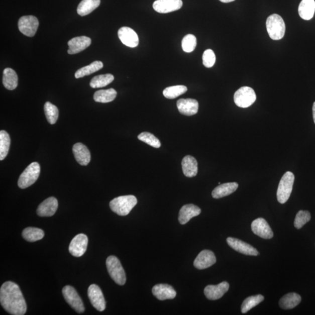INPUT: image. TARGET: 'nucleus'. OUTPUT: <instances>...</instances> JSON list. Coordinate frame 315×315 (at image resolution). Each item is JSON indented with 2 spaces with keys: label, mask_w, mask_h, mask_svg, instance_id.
<instances>
[{
  "label": "nucleus",
  "mask_w": 315,
  "mask_h": 315,
  "mask_svg": "<svg viewBox=\"0 0 315 315\" xmlns=\"http://www.w3.org/2000/svg\"><path fill=\"white\" fill-rule=\"evenodd\" d=\"M0 302L7 312L13 315H24L27 312L26 301L19 286L7 281L0 289Z\"/></svg>",
  "instance_id": "f257e3e1"
},
{
  "label": "nucleus",
  "mask_w": 315,
  "mask_h": 315,
  "mask_svg": "<svg viewBox=\"0 0 315 315\" xmlns=\"http://www.w3.org/2000/svg\"><path fill=\"white\" fill-rule=\"evenodd\" d=\"M137 204V199L133 195H122L115 198L110 203V207L116 214L121 216L128 215Z\"/></svg>",
  "instance_id": "f03ea898"
},
{
  "label": "nucleus",
  "mask_w": 315,
  "mask_h": 315,
  "mask_svg": "<svg viewBox=\"0 0 315 315\" xmlns=\"http://www.w3.org/2000/svg\"><path fill=\"white\" fill-rule=\"evenodd\" d=\"M268 34L273 40H280L284 37L285 25L283 19L278 14H273L268 17L266 21Z\"/></svg>",
  "instance_id": "7ed1b4c3"
},
{
  "label": "nucleus",
  "mask_w": 315,
  "mask_h": 315,
  "mask_svg": "<svg viewBox=\"0 0 315 315\" xmlns=\"http://www.w3.org/2000/svg\"><path fill=\"white\" fill-rule=\"evenodd\" d=\"M106 264L108 273L112 280L118 285H125L126 282L125 271L117 257L109 256Z\"/></svg>",
  "instance_id": "20e7f679"
},
{
  "label": "nucleus",
  "mask_w": 315,
  "mask_h": 315,
  "mask_svg": "<svg viewBox=\"0 0 315 315\" xmlns=\"http://www.w3.org/2000/svg\"><path fill=\"white\" fill-rule=\"evenodd\" d=\"M294 180V175L289 171L286 172L282 177L277 191V200L280 203H285L290 197Z\"/></svg>",
  "instance_id": "39448f33"
},
{
  "label": "nucleus",
  "mask_w": 315,
  "mask_h": 315,
  "mask_svg": "<svg viewBox=\"0 0 315 315\" xmlns=\"http://www.w3.org/2000/svg\"><path fill=\"white\" fill-rule=\"evenodd\" d=\"M41 173V166L38 162H32L22 173L18 179V185L21 189H26L34 184Z\"/></svg>",
  "instance_id": "423d86ee"
},
{
  "label": "nucleus",
  "mask_w": 315,
  "mask_h": 315,
  "mask_svg": "<svg viewBox=\"0 0 315 315\" xmlns=\"http://www.w3.org/2000/svg\"><path fill=\"white\" fill-rule=\"evenodd\" d=\"M234 102L238 107L246 108L251 107L256 100L255 90L249 86H243L234 94Z\"/></svg>",
  "instance_id": "0eeeda50"
},
{
  "label": "nucleus",
  "mask_w": 315,
  "mask_h": 315,
  "mask_svg": "<svg viewBox=\"0 0 315 315\" xmlns=\"http://www.w3.org/2000/svg\"><path fill=\"white\" fill-rule=\"evenodd\" d=\"M63 295L66 302L69 304L72 309L76 312L81 313L85 311V306L74 287L70 285H66L63 288Z\"/></svg>",
  "instance_id": "6e6552de"
},
{
  "label": "nucleus",
  "mask_w": 315,
  "mask_h": 315,
  "mask_svg": "<svg viewBox=\"0 0 315 315\" xmlns=\"http://www.w3.org/2000/svg\"><path fill=\"white\" fill-rule=\"evenodd\" d=\"M38 18L32 16L22 17L18 21V28L22 34L33 37L39 27Z\"/></svg>",
  "instance_id": "1a4fd4ad"
},
{
  "label": "nucleus",
  "mask_w": 315,
  "mask_h": 315,
  "mask_svg": "<svg viewBox=\"0 0 315 315\" xmlns=\"http://www.w3.org/2000/svg\"><path fill=\"white\" fill-rule=\"evenodd\" d=\"M88 295L90 303L96 310L102 312L106 308V302L99 286L90 285L88 289Z\"/></svg>",
  "instance_id": "9d476101"
},
{
  "label": "nucleus",
  "mask_w": 315,
  "mask_h": 315,
  "mask_svg": "<svg viewBox=\"0 0 315 315\" xmlns=\"http://www.w3.org/2000/svg\"><path fill=\"white\" fill-rule=\"evenodd\" d=\"M88 239L86 235L79 234L75 236L69 245V252L74 256H82L87 249Z\"/></svg>",
  "instance_id": "9b49d317"
},
{
  "label": "nucleus",
  "mask_w": 315,
  "mask_h": 315,
  "mask_svg": "<svg viewBox=\"0 0 315 315\" xmlns=\"http://www.w3.org/2000/svg\"><path fill=\"white\" fill-rule=\"evenodd\" d=\"M183 6L182 0H156L153 9L159 13L166 14L179 10Z\"/></svg>",
  "instance_id": "f8f14e48"
},
{
  "label": "nucleus",
  "mask_w": 315,
  "mask_h": 315,
  "mask_svg": "<svg viewBox=\"0 0 315 315\" xmlns=\"http://www.w3.org/2000/svg\"><path fill=\"white\" fill-rule=\"evenodd\" d=\"M253 233L260 238L269 240L273 237V232L266 220L257 219L251 224Z\"/></svg>",
  "instance_id": "ddd939ff"
},
{
  "label": "nucleus",
  "mask_w": 315,
  "mask_h": 315,
  "mask_svg": "<svg viewBox=\"0 0 315 315\" xmlns=\"http://www.w3.org/2000/svg\"><path fill=\"white\" fill-rule=\"evenodd\" d=\"M227 244L238 252L249 256H258L259 252L252 246L238 239L229 237L227 240Z\"/></svg>",
  "instance_id": "4468645a"
},
{
  "label": "nucleus",
  "mask_w": 315,
  "mask_h": 315,
  "mask_svg": "<svg viewBox=\"0 0 315 315\" xmlns=\"http://www.w3.org/2000/svg\"><path fill=\"white\" fill-rule=\"evenodd\" d=\"M119 38L125 45L136 48L139 45V39L136 32L129 27H122L118 31Z\"/></svg>",
  "instance_id": "2eb2a0df"
},
{
  "label": "nucleus",
  "mask_w": 315,
  "mask_h": 315,
  "mask_svg": "<svg viewBox=\"0 0 315 315\" xmlns=\"http://www.w3.org/2000/svg\"><path fill=\"white\" fill-rule=\"evenodd\" d=\"M216 262V258L212 251L204 250L201 251L194 261V266L196 269L203 270L211 267Z\"/></svg>",
  "instance_id": "dca6fc26"
},
{
  "label": "nucleus",
  "mask_w": 315,
  "mask_h": 315,
  "mask_svg": "<svg viewBox=\"0 0 315 315\" xmlns=\"http://www.w3.org/2000/svg\"><path fill=\"white\" fill-rule=\"evenodd\" d=\"M229 288V283L226 281L221 282L216 285H209L204 289V294L206 298L209 300L219 299L223 297Z\"/></svg>",
  "instance_id": "f3484780"
},
{
  "label": "nucleus",
  "mask_w": 315,
  "mask_h": 315,
  "mask_svg": "<svg viewBox=\"0 0 315 315\" xmlns=\"http://www.w3.org/2000/svg\"><path fill=\"white\" fill-rule=\"evenodd\" d=\"M91 39L86 36H82L75 37L68 42L69 49L68 53L75 54L81 52L91 44Z\"/></svg>",
  "instance_id": "a211bd4d"
},
{
  "label": "nucleus",
  "mask_w": 315,
  "mask_h": 315,
  "mask_svg": "<svg viewBox=\"0 0 315 315\" xmlns=\"http://www.w3.org/2000/svg\"><path fill=\"white\" fill-rule=\"evenodd\" d=\"M152 292L155 297L160 300L174 299L176 296L175 289L166 284L155 285L152 289Z\"/></svg>",
  "instance_id": "6ab92c4d"
},
{
  "label": "nucleus",
  "mask_w": 315,
  "mask_h": 315,
  "mask_svg": "<svg viewBox=\"0 0 315 315\" xmlns=\"http://www.w3.org/2000/svg\"><path fill=\"white\" fill-rule=\"evenodd\" d=\"M177 108L181 114L189 117L197 113L198 103L193 99H180L177 100Z\"/></svg>",
  "instance_id": "aec40b11"
},
{
  "label": "nucleus",
  "mask_w": 315,
  "mask_h": 315,
  "mask_svg": "<svg viewBox=\"0 0 315 315\" xmlns=\"http://www.w3.org/2000/svg\"><path fill=\"white\" fill-rule=\"evenodd\" d=\"M57 208V199L50 197L40 204L37 209V214L40 217H52L56 213Z\"/></svg>",
  "instance_id": "412c9836"
},
{
  "label": "nucleus",
  "mask_w": 315,
  "mask_h": 315,
  "mask_svg": "<svg viewBox=\"0 0 315 315\" xmlns=\"http://www.w3.org/2000/svg\"><path fill=\"white\" fill-rule=\"evenodd\" d=\"M72 152L79 164L86 166L90 162L91 157L88 148L85 145L81 143L75 144L72 148Z\"/></svg>",
  "instance_id": "4be33fe9"
},
{
  "label": "nucleus",
  "mask_w": 315,
  "mask_h": 315,
  "mask_svg": "<svg viewBox=\"0 0 315 315\" xmlns=\"http://www.w3.org/2000/svg\"><path fill=\"white\" fill-rule=\"evenodd\" d=\"M201 209L197 205L190 204L183 206L180 209L179 213V222L180 224L184 225L194 217L200 215Z\"/></svg>",
  "instance_id": "5701e85b"
},
{
  "label": "nucleus",
  "mask_w": 315,
  "mask_h": 315,
  "mask_svg": "<svg viewBox=\"0 0 315 315\" xmlns=\"http://www.w3.org/2000/svg\"><path fill=\"white\" fill-rule=\"evenodd\" d=\"M182 170L184 175L188 177H193L197 175L198 163L194 157L190 155L184 157L182 161Z\"/></svg>",
  "instance_id": "b1692460"
},
{
  "label": "nucleus",
  "mask_w": 315,
  "mask_h": 315,
  "mask_svg": "<svg viewBox=\"0 0 315 315\" xmlns=\"http://www.w3.org/2000/svg\"><path fill=\"white\" fill-rule=\"evenodd\" d=\"M238 187L236 182L226 183L220 184L213 190L212 196L215 198H220L227 196L235 192Z\"/></svg>",
  "instance_id": "393cba45"
},
{
  "label": "nucleus",
  "mask_w": 315,
  "mask_h": 315,
  "mask_svg": "<svg viewBox=\"0 0 315 315\" xmlns=\"http://www.w3.org/2000/svg\"><path fill=\"white\" fill-rule=\"evenodd\" d=\"M315 12L314 0H302L298 7V13L303 20L312 19Z\"/></svg>",
  "instance_id": "a878e982"
},
{
  "label": "nucleus",
  "mask_w": 315,
  "mask_h": 315,
  "mask_svg": "<svg viewBox=\"0 0 315 315\" xmlns=\"http://www.w3.org/2000/svg\"><path fill=\"white\" fill-rule=\"evenodd\" d=\"M301 301L300 296L295 292L289 293L281 298L279 305L282 309H291L299 305Z\"/></svg>",
  "instance_id": "bb28decb"
},
{
  "label": "nucleus",
  "mask_w": 315,
  "mask_h": 315,
  "mask_svg": "<svg viewBox=\"0 0 315 315\" xmlns=\"http://www.w3.org/2000/svg\"><path fill=\"white\" fill-rule=\"evenodd\" d=\"M18 75L12 68H7L3 72V83L5 88L9 90L15 89L18 86Z\"/></svg>",
  "instance_id": "cd10ccee"
},
{
  "label": "nucleus",
  "mask_w": 315,
  "mask_h": 315,
  "mask_svg": "<svg viewBox=\"0 0 315 315\" xmlns=\"http://www.w3.org/2000/svg\"><path fill=\"white\" fill-rule=\"evenodd\" d=\"M100 4V0H82L79 4L77 13L82 17L87 16L96 9Z\"/></svg>",
  "instance_id": "c85d7f7f"
},
{
  "label": "nucleus",
  "mask_w": 315,
  "mask_h": 315,
  "mask_svg": "<svg viewBox=\"0 0 315 315\" xmlns=\"http://www.w3.org/2000/svg\"><path fill=\"white\" fill-rule=\"evenodd\" d=\"M117 96V92L113 88L97 90L94 93L93 99L96 102L108 103L112 102Z\"/></svg>",
  "instance_id": "c756f323"
},
{
  "label": "nucleus",
  "mask_w": 315,
  "mask_h": 315,
  "mask_svg": "<svg viewBox=\"0 0 315 315\" xmlns=\"http://www.w3.org/2000/svg\"><path fill=\"white\" fill-rule=\"evenodd\" d=\"M103 67L102 62L100 61H93V63L84 67H82L75 72L76 78H82L94 73L97 71L102 69Z\"/></svg>",
  "instance_id": "7c9ffc66"
},
{
  "label": "nucleus",
  "mask_w": 315,
  "mask_h": 315,
  "mask_svg": "<svg viewBox=\"0 0 315 315\" xmlns=\"http://www.w3.org/2000/svg\"><path fill=\"white\" fill-rule=\"evenodd\" d=\"M22 235H23L25 240L28 242H34L41 240L45 236V233L44 231L39 229V228L28 227L24 229Z\"/></svg>",
  "instance_id": "2f4dec72"
},
{
  "label": "nucleus",
  "mask_w": 315,
  "mask_h": 315,
  "mask_svg": "<svg viewBox=\"0 0 315 315\" xmlns=\"http://www.w3.org/2000/svg\"><path fill=\"white\" fill-rule=\"evenodd\" d=\"M114 76L111 74H106L96 76L90 82V86L92 88H102L106 86L114 80Z\"/></svg>",
  "instance_id": "473e14b6"
},
{
  "label": "nucleus",
  "mask_w": 315,
  "mask_h": 315,
  "mask_svg": "<svg viewBox=\"0 0 315 315\" xmlns=\"http://www.w3.org/2000/svg\"><path fill=\"white\" fill-rule=\"evenodd\" d=\"M11 144L10 136L5 130L0 132V160L2 161L8 155Z\"/></svg>",
  "instance_id": "72a5a7b5"
},
{
  "label": "nucleus",
  "mask_w": 315,
  "mask_h": 315,
  "mask_svg": "<svg viewBox=\"0 0 315 315\" xmlns=\"http://www.w3.org/2000/svg\"><path fill=\"white\" fill-rule=\"evenodd\" d=\"M264 299V296L262 295L251 296L246 298L242 304L241 312L243 313H247L248 311L261 303Z\"/></svg>",
  "instance_id": "f704fd0d"
},
{
  "label": "nucleus",
  "mask_w": 315,
  "mask_h": 315,
  "mask_svg": "<svg viewBox=\"0 0 315 315\" xmlns=\"http://www.w3.org/2000/svg\"><path fill=\"white\" fill-rule=\"evenodd\" d=\"M187 88L184 85H175L169 86L163 91V95L166 98L173 99L186 93Z\"/></svg>",
  "instance_id": "c9c22d12"
},
{
  "label": "nucleus",
  "mask_w": 315,
  "mask_h": 315,
  "mask_svg": "<svg viewBox=\"0 0 315 315\" xmlns=\"http://www.w3.org/2000/svg\"><path fill=\"white\" fill-rule=\"evenodd\" d=\"M44 111L47 120L50 124H55L59 114V110L57 107L49 102H47L45 104Z\"/></svg>",
  "instance_id": "e433bc0d"
},
{
  "label": "nucleus",
  "mask_w": 315,
  "mask_h": 315,
  "mask_svg": "<svg viewBox=\"0 0 315 315\" xmlns=\"http://www.w3.org/2000/svg\"><path fill=\"white\" fill-rule=\"evenodd\" d=\"M197 45V39L193 35H187L183 38L182 42V47L184 52L191 53Z\"/></svg>",
  "instance_id": "4c0bfd02"
},
{
  "label": "nucleus",
  "mask_w": 315,
  "mask_h": 315,
  "mask_svg": "<svg viewBox=\"0 0 315 315\" xmlns=\"http://www.w3.org/2000/svg\"><path fill=\"white\" fill-rule=\"evenodd\" d=\"M138 139L144 143L150 145L151 147L158 148L161 147L160 141L154 135L148 132H143L140 134Z\"/></svg>",
  "instance_id": "58836bf2"
},
{
  "label": "nucleus",
  "mask_w": 315,
  "mask_h": 315,
  "mask_svg": "<svg viewBox=\"0 0 315 315\" xmlns=\"http://www.w3.org/2000/svg\"><path fill=\"white\" fill-rule=\"evenodd\" d=\"M311 219L310 214L308 211H303L300 210L296 214L295 221L294 226L296 229H300L303 226H305L307 223H308Z\"/></svg>",
  "instance_id": "ea45409f"
},
{
  "label": "nucleus",
  "mask_w": 315,
  "mask_h": 315,
  "mask_svg": "<svg viewBox=\"0 0 315 315\" xmlns=\"http://www.w3.org/2000/svg\"><path fill=\"white\" fill-rule=\"evenodd\" d=\"M215 52L211 49L206 50L202 55V63L207 68H211L216 63Z\"/></svg>",
  "instance_id": "a19ab883"
},
{
  "label": "nucleus",
  "mask_w": 315,
  "mask_h": 315,
  "mask_svg": "<svg viewBox=\"0 0 315 315\" xmlns=\"http://www.w3.org/2000/svg\"><path fill=\"white\" fill-rule=\"evenodd\" d=\"M312 112H313V121H314V123L315 124V102L313 103V104Z\"/></svg>",
  "instance_id": "79ce46f5"
},
{
  "label": "nucleus",
  "mask_w": 315,
  "mask_h": 315,
  "mask_svg": "<svg viewBox=\"0 0 315 315\" xmlns=\"http://www.w3.org/2000/svg\"><path fill=\"white\" fill-rule=\"evenodd\" d=\"M220 1L221 2L224 3H228L234 2L235 0H220Z\"/></svg>",
  "instance_id": "37998d69"
}]
</instances>
